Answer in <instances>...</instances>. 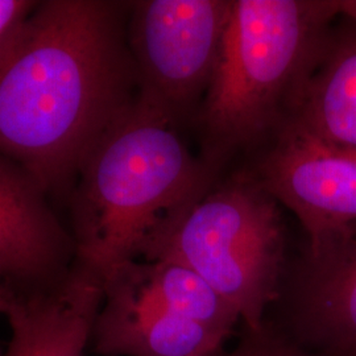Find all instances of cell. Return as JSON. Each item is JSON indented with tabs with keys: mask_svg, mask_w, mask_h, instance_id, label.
Here are the masks:
<instances>
[{
	"mask_svg": "<svg viewBox=\"0 0 356 356\" xmlns=\"http://www.w3.org/2000/svg\"><path fill=\"white\" fill-rule=\"evenodd\" d=\"M254 176L298 218L307 244L356 227V153L284 127Z\"/></svg>",
	"mask_w": 356,
	"mask_h": 356,
	"instance_id": "8",
	"label": "cell"
},
{
	"mask_svg": "<svg viewBox=\"0 0 356 356\" xmlns=\"http://www.w3.org/2000/svg\"><path fill=\"white\" fill-rule=\"evenodd\" d=\"M48 197L33 178L0 157V285L11 292L47 286L74 263L72 232Z\"/></svg>",
	"mask_w": 356,
	"mask_h": 356,
	"instance_id": "9",
	"label": "cell"
},
{
	"mask_svg": "<svg viewBox=\"0 0 356 356\" xmlns=\"http://www.w3.org/2000/svg\"><path fill=\"white\" fill-rule=\"evenodd\" d=\"M102 300V280L76 261L60 280L10 293L3 356H85Z\"/></svg>",
	"mask_w": 356,
	"mask_h": 356,
	"instance_id": "10",
	"label": "cell"
},
{
	"mask_svg": "<svg viewBox=\"0 0 356 356\" xmlns=\"http://www.w3.org/2000/svg\"><path fill=\"white\" fill-rule=\"evenodd\" d=\"M131 1L47 0L0 51V157L69 198L91 149L138 99Z\"/></svg>",
	"mask_w": 356,
	"mask_h": 356,
	"instance_id": "1",
	"label": "cell"
},
{
	"mask_svg": "<svg viewBox=\"0 0 356 356\" xmlns=\"http://www.w3.org/2000/svg\"><path fill=\"white\" fill-rule=\"evenodd\" d=\"M341 13L356 24V0H339Z\"/></svg>",
	"mask_w": 356,
	"mask_h": 356,
	"instance_id": "14",
	"label": "cell"
},
{
	"mask_svg": "<svg viewBox=\"0 0 356 356\" xmlns=\"http://www.w3.org/2000/svg\"><path fill=\"white\" fill-rule=\"evenodd\" d=\"M238 322L194 270L139 259L103 282L90 344L101 356H218Z\"/></svg>",
	"mask_w": 356,
	"mask_h": 356,
	"instance_id": "5",
	"label": "cell"
},
{
	"mask_svg": "<svg viewBox=\"0 0 356 356\" xmlns=\"http://www.w3.org/2000/svg\"><path fill=\"white\" fill-rule=\"evenodd\" d=\"M276 304L272 325L296 343L319 356H356V227L307 244Z\"/></svg>",
	"mask_w": 356,
	"mask_h": 356,
	"instance_id": "7",
	"label": "cell"
},
{
	"mask_svg": "<svg viewBox=\"0 0 356 356\" xmlns=\"http://www.w3.org/2000/svg\"><path fill=\"white\" fill-rule=\"evenodd\" d=\"M232 0L131 1L128 48L138 98L175 126L198 110L210 88Z\"/></svg>",
	"mask_w": 356,
	"mask_h": 356,
	"instance_id": "6",
	"label": "cell"
},
{
	"mask_svg": "<svg viewBox=\"0 0 356 356\" xmlns=\"http://www.w3.org/2000/svg\"><path fill=\"white\" fill-rule=\"evenodd\" d=\"M220 355H222V354H220ZM220 355H218V356H220Z\"/></svg>",
	"mask_w": 356,
	"mask_h": 356,
	"instance_id": "16",
	"label": "cell"
},
{
	"mask_svg": "<svg viewBox=\"0 0 356 356\" xmlns=\"http://www.w3.org/2000/svg\"><path fill=\"white\" fill-rule=\"evenodd\" d=\"M10 289H7L6 286L0 285V313L3 314L6 307L8 305V300H10Z\"/></svg>",
	"mask_w": 356,
	"mask_h": 356,
	"instance_id": "15",
	"label": "cell"
},
{
	"mask_svg": "<svg viewBox=\"0 0 356 356\" xmlns=\"http://www.w3.org/2000/svg\"><path fill=\"white\" fill-rule=\"evenodd\" d=\"M220 356H319L296 343L272 323L266 322L261 330H245L239 343Z\"/></svg>",
	"mask_w": 356,
	"mask_h": 356,
	"instance_id": "12",
	"label": "cell"
},
{
	"mask_svg": "<svg viewBox=\"0 0 356 356\" xmlns=\"http://www.w3.org/2000/svg\"><path fill=\"white\" fill-rule=\"evenodd\" d=\"M339 15V0H232L197 114L210 165L219 170L292 120Z\"/></svg>",
	"mask_w": 356,
	"mask_h": 356,
	"instance_id": "3",
	"label": "cell"
},
{
	"mask_svg": "<svg viewBox=\"0 0 356 356\" xmlns=\"http://www.w3.org/2000/svg\"><path fill=\"white\" fill-rule=\"evenodd\" d=\"M285 127L332 149L356 153V24L342 13Z\"/></svg>",
	"mask_w": 356,
	"mask_h": 356,
	"instance_id": "11",
	"label": "cell"
},
{
	"mask_svg": "<svg viewBox=\"0 0 356 356\" xmlns=\"http://www.w3.org/2000/svg\"><path fill=\"white\" fill-rule=\"evenodd\" d=\"M38 1L0 0V51L11 41Z\"/></svg>",
	"mask_w": 356,
	"mask_h": 356,
	"instance_id": "13",
	"label": "cell"
},
{
	"mask_svg": "<svg viewBox=\"0 0 356 356\" xmlns=\"http://www.w3.org/2000/svg\"><path fill=\"white\" fill-rule=\"evenodd\" d=\"M218 169L138 98L83 161L70 191L74 261L102 282L140 259L153 234L201 201Z\"/></svg>",
	"mask_w": 356,
	"mask_h": 356,
	"instance_id": "2",
	"label": "cell"
},
{
	"mask_svg": "<svg viewBox=\"0 0 356 356\" xmlns=\"http://www.w3.org/2000/svg\"><path fill=\"white\" fill-rule=\"evenodd\" d=\"M140 259L170 260L194 270L261 330L286 275L285 234L277 200L254 175H238L157 229Z\"/></svg>",
	"mask_w": 356,
	"mask_h": 356,
	"instance_id": "4",
	"label": "cell"
}]
</instances>
